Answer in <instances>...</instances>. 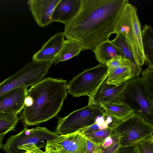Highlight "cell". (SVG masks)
I'll return each mask as SVG.
<instances>
[{"label": "cell", "instance_id": "obj_1", "mask_svg": "<svg viewBox=\"0 0 153 153\" xmlns=\"http://www.w3.org/2000/svg\"><path fill=\"white\" fill-rule=\"evenodd\" d=\"M128 0H81L75 17L65 25L67 39L78 42L82 51L93 50L109 39L116 21Z\"/></svg>", "mask_w": 153, "mask_h": 153}, {"label": "cell", "instance_id": "obj_2", "mask_svg": "<svg viewBox=\"0 0 153 153\" xmlns=\"http://www.w3.org/2000/svg\"><path fill=\"white\" fill-rule=\"evenodd\" d=\"M67 81L46 77L31 86L27 95L32 98L30 107L25 106L19 120L27 127L39 124L56 116L60 111L68 94Z\"/></svg>", "mask_w": 153, "mask_h": 153}, {"label": "cell", "instance_id": "obj_3", "mask_svg": "<svg viewBox=\"0 0 153 153\" xmlns=\"http://www.w3.org/2000/svg\"><path fill=\"white\" fill-rule=\"evenodd\" d=\"M109 126V136L117 139L120 147L135 145L153 133V123L134 112L123 119L113 121Z\"/></svg>", "mask_w": 153, "mask_h": 153}, {"label": "cell", "instance_id": "obj_4", "mask_svg": "<svg viewBox=\"0 0 153 153\" xmlns=\"http://www.w3.org/2000/svg\"><path fill=\"white\" fill-rule=\"evenodd\" d=\"M124 102L134 112L146 120L153 123V94L145 85L142 77L127 81Z\"/></svg>", "mask_w": 153, "mask_h": 153}, {"label": "cell", "instance_id": "obj_5", "mask_svg": "<svg viewBox=\"0 0 153 153\" xmlns=\"http://www.w3.org/2000/svg\"><path fill=\"white\" fill-rule=\"evenodd\" d=\"M52 62L32 61L15 74L7 78L0 86V95L16 88L32 86L41 81L48 73Z\"/></svg>", "mask_w": 153, "mask_h": 153}, {"label": "cell", "instance_id": "obj_6", "mask_svg": "<svg viewBox=\"0 0 153 153\" xmlns=\"http://www.w3.org/2000/svg\"><path fill=\"white\" fill-rule=\"evenodd\" d=\"M103 115V111L100 107L88 105L65 117H58L55 132L60 135L74 132L91 125L98 117Z\"/></svg>", "mask_w": 153, "mask_h": 153}, {"label": "cell", "instance_id": "obj_7", "mask_svg": "<svg viewBox=\"0 0 153 153\" xmlns=\"http://www.w3.org/2000/svg\"><path fill=\"white\" fill-rule=\"evenodd\" d=\"M108 74L105 65L100 64L74 77L67 84L68 93L74 97L91 95Z\"/></svg>", "mask_w": 153, "mask_h": 153}, {"label": "cell", "instance_id": "obj_8", "mask_svg": "<svg viewBox=\"0 0 153 153\" xmlns=\"http://www.w3.org/2000/svg\"><path fill=\"white\" fill-rule=\"evenodd\" d=\"M59 135L45 127L37 126L29 129L24 126L19 133L9 137L3 145V150L6 153H18V149L21 146L37 145L41 141L52 140Z\"/></svg>", "mask_w": 153, "mask_h": 153}, {"label": "cell", "instance_id": "obj_9", "mask_svg": "<svg viewBox=\"0 0 153 153\" xmlns=\"http://www.w3.org/2000/svg\"><path fill=\"white\" fill-rule=\"evenodd\" d=\"M46 145L58 153H85L86 138L81 129L71 133L59 135L47 141Z\"/></svg>", "mask_w": 153, "mask_h": 153}, {"label": "cell", "instance_id": "obj_10", "mask_svg": "<svg viewBox=\"0 0 153 153\" xmlns=\"http://www.w3.org/2000/svg\"><path fill=\"white\" fill-rule=\"evenodd\" d=\"M108 74L99 85L89 96L88 105L99 106L101 102L125 103V90L127 81L116 86L106 83Z\"/></svg>", "mask_w": 153, "mask_h": 153}, {"label": "cell", "instance_id": "obj_11", "mask_svg": "<svg viewBox=\"0 0 153 153\" xmlns=\"http://www.w3.org/2000/svg\"><path fill=\"white\" fill-rule=\"evenodd\" d=\"M60 0H29L27 2L33 16L40 27L52 23L51 19L56 7Z\"/></svg>", "mask_w": 153, "mask_h": 153}, {"label": "cell", "instance_id": "obj_12", "mask_svg": "<svg viewBox=\"0 0 153 153\" xmlns=\"http://www.w3.org/2000/svg\"><path fill=\"white\" fill-rule=\"evenodd\" d=\"M27 87L14 89L0 95V111L19 114L25 107Z\"/></svg>", "mask_w": 153, "mask_h": 153}, {"label": "cell", "instance_id": "obj_13", "mask_svg": "<svg viewBox=\"0 0 153 153\" xmlns=\"http://www.w3.org/2000/svg\"><path fill=\"white\" fill-rule=\"evenodd\" d=\"M64 32L59 31L51 37L35 53L32 61L52 62L58 54L65 40Z\"/></svg>", "mask_w": 153, "mask_h": 153}, {"label": "cell", "instance_id": "obj_14", "mask_svg": "<svg viewBox=\"0 0 153 153\" xmlns=\"http://www.w3.org/2000/svg\"><path fill=\"white\" fill-rule=\"evenodd\" d=\"M130 4L128 2L124 7L116 21L114 33L116 35L122 36L130 46L132 51L134 48V40L136 34V30L131 22Z\"/></svg>", "mask_w": 153, "mask_h": 153}, {"label": "cell", "instance_id": "obj_15", "mask_svg": "<svg viewBox=\"0 0 153 153\" xmlns=\"http://www.w3.org/2000/svg\"><path fill=\"white\" fill-rule=\"evenodd\" d=\"M81 0H60L53 11L51 22H59L65 26L69 23L77 13Z\"/></svg>", "mask_w": 153, "mask_h": 153}, {"label": "cell", "instance_id": "obj_16", "mask_svg": "<svg viewBox=\"0 0 153 153\" xmlns=\"http://www.w3.org/2000/svg\"><path fill=\"white\" fill-rule=\"evenodd\" d=\"M141 67L134 65L116 69L108 74L106 83L116 86L136 78L142 72Z\"/></svg>", "mask_w": 153, "mask_h": 153}, {"label": "cell", "instance_id": "obj_17", "mask_svg": "<svg viewBox=\"0 0 153 153\" xmlns=\"http://www.w3.org/2000/svg\"><path fill=\"white\" fill-rule=\"evenodd\" d=\"M99 106L103 109L104 115L113 121L123 119L134 112L125 103L101 102Z\"/></svg>", "mask_w": 153, "mask_h": 153}, {"label": "cell", "instance_id": "obj_18", "mask_svg": "<svg viewBox=\"0 0 153 153\" xmlns=\"http://www.w3.org/2000/svg\"><path fill=\"white\" fill-rule=\"evenodd\" d=\"M92 51L97 60L100 64L103 65H106L107 62L114 57L119 55L122 56L119 49L109 39L99 44Z\"/></svg>", "mask_w": 153, "mask_h": 153}, {"label": "cell", "instance_id": "obj_19", "mask_svg": "<svg viewBox=\"0 0 153 153\" xmlns=\"http://www.w3.org/2000/svg\"><path fill=\"white\" fill-rule=\"evenodd\" d=\"M82 48L77 41L71 39L65 40L58 54L53 61L55 65L59 62L67 61L78 56Z\"/></svg>", "mask_w": 153, "mask_h": 153}, {"label": "cell", "instance_id": "obj_20", "mask_svg": "<svg viewBox=\"0 0 153 153\" xmlns=\"http://www.w3.org/2000/svg\"><path fill=\"white\" fill-rule=\"evenodd\" d=\"M141 36L146 62L153 68V30L152 27L145 24L141 30Z\"/></svg>", "mask_w": 153, "mask_h": 153}, {"label": "cell", "instance_id": "obj_21", "mask_svg": "<svg viewBox=\"0 0 153 153\" xmlns=\"http://www.w3.org/2000/svg\"><path fill=\"white\" fill-rule=\"evenodd\" d=\"M19 121L17 114L0 111V135L15 131Z\"/></svg>", "mask_w": 153, "mask_h": 153}, {"label": "cell", "instance_id": "obj_22", "mask_svg": "<svg viewBox=\"0 0 153 153\" xmlns=\"http://www.w3.org/2000/svg\"><path fill=\"white\" fill-rule=\"evenodd\" d=\"M111 41L119 49L123 58L137 65L134 61L131 48L122 36L116 35Z\"/></svg>", "mask_w": 153, "mask_h": 153}, {"label": "cell", "instance_id": "obj_23", "mask_svg": "<svg viewBox=\"0 0 153 153\" xmlns=\"http://www.w3.org/2000/svg\"><path fill=\"white\" fill-rule=\"evenodd\" d=\"M106 65L108 68V74L117 68L136 65L121 55L114 57L108 61L107 62Z\"/></svg>", "mask_w": 153, "mask_h": 153}, {"label": "cell", "instance_id": "obj_24", "mask_svg": "<svg viewBox=\"0 0 153 153\" xmlns=\"http://www.w3.org/2000/svg\"><path fill=\"white\" fill-rule=\"evenodd\" d=\"M138 153H153V136L152 134L135 145Z\"/></svg>", "mask_w": 153, "mask_h": 153}, {"label": "cell", "instance_id": "obj_25", "mask_svg": "<svg viewBox=\"0 0 153 153\" xmlns=\"http://www.w3.org/2000/svg\"><path fill=\"white\" fill-rule=\"evenodd\" d=\"M110 132V128L109 126L108 128L107 129L97 131L85 135V136L94 142L101 145L109 136Z\"/></svg>", "mask_w": 153, "mask_h": 153}, {"label": "cell", "instance_id": "obj_26", "mask_svg": "<svg viewBox=\"0 0 153 153\" xmlns=\"http://www.w3.org/2000/svg\"><path fill=\"white\" fill-rule=\"evenodd\" d=\"M143 81L150 93L153 94V68L149 67L142 72Z\"/></svg>", "mask_w": 153, "mask_h": 153}, {"label": "cell", "instance_id": "obj_27", "mask_svg": "<svg viewBox=\"0 0 153 153\" xmlns=\"http://www.w3.org/2000/svg\"><path fill=\"white\" fill-rule=\"evenodd\" d=\"M86 145L85 153H102L100 145L91 140L86 136Z\"/></svg>", "mask_w": 153, "mask_h": 153}, {"label": "cell", "instance_id": "obj_28", "mask_svg": "<svg viewBox=\"0 0 153 153\" xmlns=\"http://www.w3.org/2000/svg\"><path fill=\"white\" fill-rule=\"evenodd\" d=\"M111 153H138V152L135 145L128 146L119 147Z\"/></svg>", "mask_w": 153, "mask_h": 153}, {"label": "cell", "instance_id": "obj_29", "mask_svg": "<svg viewBox=\"0 0 153 153\" xmlns=\"http://www.w3.org/2000/svg\"><path fill=\"white\" fill-rule=\"evenodd\" d=\"M33 103L32 98L29 96L27 95L26 97L24 100L25 106L30 107Z\"/></svg>", "mask_w": 153, "mask_h": 153}, {"label": "cell", "instance_id": "obj_30", "mask_svg": "<svg viewBox=\"0 0 153 153\" xmlns=\"http://www.w3.org/2000/svg\"><path fill=\"white\" fill-rule=\"evenodd\" d=\"M42 153H58L51 149L50 148L46 145L45 146V151Z\"/></svg>", "mask_w": 153, "mask_h": 153}, {"label": "cell", "instance_id": "obj_31", "mask_svg": "<svg viewBox=\"0 0 153 153\" xmlns=\"http://www.w3.org/2000/svg\"><path fill=\"white\" fill-rule=\"evenodd\" d=\"M5 134H3L0 135V149L3 148L4 144L2 142L4 136Z\"/></svg>", "mask_w": 153, "mask_h": 153}, {"label": "cell", "instance_id": "obj_32", "mask_svg": "<svg viewBox=\"0 0 153 153\" xmlns=\"http://www.w3.org/2000/svg\"><path fill=\"white\" fill-rule=\"evenodd\" d=\"M7 78L6 79H4L3 81L2 82L0 83V86H1L3 83H4L7 80Z\"/></svg>", "mask_w": 153, "mask_h": 153}, {"label": "cell", "instance_id": "obj_33", "mask_svg": "<svg viewBox=\"0 0 153 153\" xmlns=\"http://www.w3.org/2000/svg\"><path fill=\"white\" fill-rule=\"evenodd\" d=\"M23 153H32L31 152L28 151H26Z\"/></svg>", "mask_w": 153, "mask_h": 153}]
</instances>
